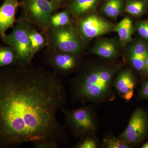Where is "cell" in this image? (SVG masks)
<instances>
[{
    "mask_svg": "<svg viewBox=\"0 0 148 148\" xmlns=\"http://www.w3.org/2000/svg\"><path fill=\"white\" fill-rule=\"evenodd\" d=\"M52 4L56 11H57L59 8L64 6L66 3H68L70 0H49Z\"/></svg>",
    "mask_w": 148,
    "mask_h": 148,
    "instance_id": "d4e9b609",
    "label": "cell"
},
{
    "mask_svg": "<svg viewBox=\"0 0 148 148\" xmlns=\"http://www.w3.org/2000/svg\"><path fill=\"white\" fill-rule=\"evenodd\" d=\"M141 76L143 78L148 77V54L146 57L144 69H143V73L141 74Z\"/></svg>",
    "mask_w": 148,
    "mask_h": 148,
    "instance_id": "484cf974",
    "label": "cell"
},
{
    "mask_svg": "<svg viewBox=\"0 0 148 148\" xmlns=\"http://www.w3.org/2000/svg\"><path fill=\"white\" fill-rule=\"evenodd\" d=\"M79 54L48 49L46 61L53 69L54 73L66 75L75 71L79 66Z\"/></svg>",
    "mask_w": 148,
    "mask_h": 148,
    "instance_id": "9c48e42d",
    "label": "cell"
},
{
    "mask_svg": "<svg viewBox=\"0 0 148 148\" xmlns=\"http://www.w3.org/2000/svg\"><path fill=\"white\" fill-rule=\"evenodd\" d=\"M125 5L124 0H103L100 11L111 19L116 20L124 11Z\"/></svg>",
    "mask_w": 148,
    "mask_h": 148,
    "instance_id": "2e32d148",
    "label": "cell"
},
{
    "mask_svg": "<svg viewBox=\"0 0 148 148\" xmlns=\"http://www.w3.org/2000/svg\"><path fill=\"white\" fill-rule=\"evenodd\" d=\"M136 85V77L129 69H120L114 80V87L121 98L127 102L130 101L133 97Z\"/></svg>",
    "mask_w": 148,
    "mask_h": 148,
    "instance_id": "8fae6325",
    "label": "cell"
},
{
    "mask_svg": "<svg viewBox=\"0 0 148 148\" xmlns=\"http://www.w3.org/2000/svg\"><path fill=\"white\" fill-rule=\"evenodd\" d=\"M121 47L119 40L100 38L95 41L90 53L105 59L113 60L120 55Z\"/></svg>",
    "mask_w": 148,
    "mask_h": 148,
    "instance_id": "7c38bea8",
    "label": "cell"
},
{
    "mask_svg": "<svg viewBox=\"0 0 148 148\" xmlns=\"http://www.w3.org/2000/svg\"><path fill=\"white\" fill-rule=\"evenodd\" d=\"M30 22L21 16L17 19L12 32L6 35L3 41L14 49L17 56L16 66L27 67L32 66L34 55L32 52L29 36Z\"/></svg>",
    "mask_w": 148,
    "mask_h": 148,
    "instance_id": "5b68a950",
    "label": "cell"
},
{
    "mask_svg": "<svg viewBox=\"0 0 148 148\" xmlns=\"http://www.w3.org/2000/svg\"><path fill=\"white\" fill-rule=\"evenodd\" d=\"M102 147L106 148H130L132 146L119 137L116 138L110 134L104 137Z\"/></svg>",
    "mask_w": 148,
    "mask_h": 148,
    "instance_id": "44dd1931",
    "label": "cell"
},
{
    "mask_svg": "<svg viewBox=\"0 0 148 148\" xmlns=\"http://www.w3.org/2000/svg\"><path fill=\"white\" fill-rule=\"evenodd\" d=\"M17 64V54L13 48L10 46L0 47V69Z\"/></svg>",
    "mask_w": 148,
    "mask_h": 148,
    "instance_id": "ffe728a7",
    "label": "cell"
},
{
    "mask_svg": "<svg viewBox=\"0 0 148 148\" xmlns=\"http://www.w3.org/2000/svg\"><path fill=\"white\" fill-rule=\"evenodd\" d=\"M123 64L106 62L85 66L71 81L73 101L101 104L115 98L114 79Z\"/></svg>",
    "mask_w": 148,
    "mask_h": 148,
    "instance_id": "7a4b0ae2",
    "label": "cell"
},
{
    "mask_svg": "<svg viewBox=\"0 0 148 148\" xmlns=\"http://www.w3.org/2000/svg\"><path fill=\"white\" fill-rule=\"evenodd\" d=\"M49 50L80 54L86 48V40L73 24L54 28L48 32Z\"/></svg>",
    "mask_w": 148,
    "mask_h": 148,
    "instance_id": "277c9868",
    "label": "cell"
},
{
    "mask_svg": "<svg viewBox=\"0 0 148 148\" xmlns=\"http://www.w3.org/2000/svg\"><path fill=\"white\" fill-rule=\"evenodd\" d=\"M75 26L86 40L109 34L114 28L112 22L95 12L77 20Z\"/></svg>",
    "mask_w": 148,
    "mask_h": 148,
    "instance_id": "52a82bcc",
    "label": "cell"
},
{
    "mask_svg": "<svg viewBox=\"0 0 148 148\" xmlns=\"http://www.w3.org/2000/svg\"><path fill=\"white\" fill-rule=\"evenodd\" d=\"M19 6H21L19 0H4L0 6V36L3 41L7 30L14 28L17 21L16 15Z\"/></svg>",
    "mask_w": 148,
    "mask_h": 148,
    "instance_id": "4fadbf2b",
    "label": "cell"
},
{
    "mask_svg": "<svg viewBox=\"0 0 148 148\" xmlns=\"http://www.w3.org/2000/svg\"><path fill=\"white\" fill-rule=\"evenodd\" d=\"M148 133V115L142 108H138L132 114L126 129L119 138L131 145L140 144Z\"/></svg>",
    "mask_w": 148,
    "mask_h": 148,
    "instance_id": "ba28073f",
    "label": "cell"
},
{
    "mask_svg": "<svg viewBox=\"0 0 148 148\" xmlns=\"http://www.w3.org/2000/svg\"><path fill=\"white\" fill-rule=\"evenodd\" d=\"M22 16L47 36L51 15L56 12L49 0H22Z\"/></svg>",
    "mask_w": 148,
    "mask_h": 148,
    "instance_id": "8992f818",
    "label": "cell"
},
{
    "mask_svg": "<svg viewBox=\"0 0 148 148\" xmlns=\"http://www.w3.org/2000/svg\"><path fill=\"white\" fill-rule=\"evenodd\" d=\"M125 3L123 12L135 18L143 16L148 9V0H125Z\"/></svg>",
    "mask_w": 148,
    "mask_h": 148,
    "instance_id": "ac0fdd59",
    "label": "cell"
},
{
    "mask_svg": "<svg viewBox=\"0 0 148 148\" xmlns=\"http://www.w3.org/2000/svg\"><path fill=\"white\" fill-rule=\"evenodd\" d=\"M134 27L139 37L148 42V20H138L134 24Z\"/></svg>",
    "mask_w": 148,
    "mask_h": 148,
    "instance_id": "603a6c76",
    "label": "cell"
},
{
    "mask_svg": "<svg viewBox=\"0 0 148 148\" xmlns=\"http://www.w3.org/2000/svg\"><path fill=\"white\" fill-rule=\"evenodd\" d=\"M125 51V58L132 69L141 75L148 54V42L140 37L128 43Z\"/></svg>",
    "mask_w": 148,
    "mask_h": 148,
    "instance_id": "30bf717a",
    "label": "cell"
},
{
    "mask_svg": "<svg viewBox=\"0 0 148 148\" xmlns=\"http://www.w3.org/2000/svg\"><path fill=\"white\" fill-rule=\"evenodd\" d=\"M103 0H70L67 8L72 18L76 21L84 16L94 12Z\"/></svg>",
    "mask_w": 148,
    "mask_h": 148,
    "instance_id": "5bb4252c",
    "label": "cell"
},
{
    "mask_svg": "<svg viewBox=\"0 0 148 148\" xmlns=\"http://www.w3.org/2000/svg\"><path fill=\"white\" fill-rule=\"evenodd\" d=\"M74 148H98L102 147L96 135H90L79 140Z\"/></svg>",
    "mask_w": 148,
    "mask_h": 148,
    "instance_id": "7402d4cb",
    "label": "cell"
},
{
    "mask_svg": "<svg viewBox=\"0 0 148 148\" xmlns=\"http://www.w3.org/2000/svg\"><path fill=\"white\" fill-rule=\"evenodd\" d=\"M71 12L68 8L59 12H54L49 20L47 33L54 28L73 24Z\"/></svg>",
    "mask_w": 148,
    "mask_h": 148,
    "instance_id": "d6986e66",
    "label": "cell"
},
{
    "mask_svg": "<svg viewBox=\"0 0 148 148\" xmlns=\"http://www.w3.org/2000/svg\"><path fill=\"white\" fill-rule=\"evenodd\" d=\"M67 101L57 74L40 68L0 69V148L27 143L36 148H57L68 142L57 119Z\"/></svg>",
    "mask_w": 148,
    "mask_h": 148,
    "instance_id": "6da1fadb",
    "label": "cell"
},
{
    "mask_svg": "<svg viewBox=\"0 0 148 148\" xmlns=\"http://www.w3.org/2000/svg\"><path fill=\"white\" fill-rule=\"evenodd\" d=\"M66 127L79 140L90 135H96L99 127L97 114L92 106H86L70 110L63 108Z\"/></svg>",
    "mask_w": 148,
    "mask_h": 148,
    "instance_id": "3957f363",
    "label": "cell"
},
{
    "mask_svg": "<svg viewBox=\"0 0 148 148\" xmlns=\"http://www.w3.org/2000/svg\"><path fill=\"white\" fill-rule=\"evenodd\" d=\"M142 148H148V141L144 144L141 147Z\"/></svg>",
    "mask_w": 148,
    "mask_h": 148,
    "instance_id": "4316f807",
    "label": "cell"
},
{
    "mask_svg": "<svg viewBox=\"0 0 148 148\" xmlns=\"http://www.w3.org/2000/svg\"><path fill=\"white\" fill-rule=\"evenodd\" d=\"M138 96L141 100H148V79L142 84Z\"/></svg>",
    "mask_w": 148,
    "mask_h": 148,
    "instance_id": "cb8c5ba5",
    "label": "cell"
},
{
    "mask_svg": "<svg viewBox=\"0 0 148 148\" xmlns=\"http://www.w3.org/2000/svg\"><path fill=\"white\" fill-rule=\"evenodd\" d=\"M29 36L33 54H35L45 47L48 46L47 37L44 34L40 33L36 27L30 23Z\"/></svg>",
    "mask_w": 148,
    "mask_h": 148,
    "instance_id": "e0dca14e",
    "label": "cell"
},
{
    "mask_svg": "<svg viewBox=\"0 0 148 148\" xmlns=\"http://www.w3.org/2000/svg\"><path fill=\"white\" fill-rule=\"evenodd\" d=\"M114 31L117 33L119 40L122 47L125 46L132 40L135 32V27L132 18L125 17L116 25H114Z\"/></svg>",
    "mask_w": 148,
    "mask_h": 148,
    "instance_id": "9a60e30c",
    "label": "cell"
}]
</instances>
